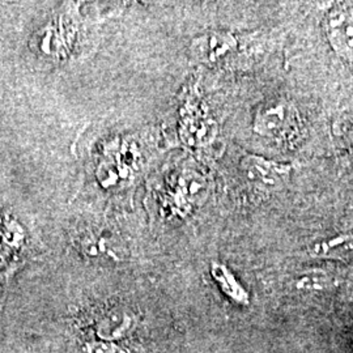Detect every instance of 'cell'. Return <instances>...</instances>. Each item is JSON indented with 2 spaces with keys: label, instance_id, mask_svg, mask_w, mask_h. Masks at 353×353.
<instances>
[{
  "label": "cell",
  "instance_id": "obj_2",
  "mask_svg": "<svg viewBox=\"0 0 353 353\" xmlns=\"http://www.w3.org/2000/svg\"><path fill=\"white\" fill-rule=\"evenodd\" d=\"M299 114L292 102L275 100L265 103L256 112L254 126L263 137L278 141H290L299 134Z\"/></svg>",
  "mask_w": 353,
  "mask_h": 353
},
{
  "label": "cell",
  "instance_id": "obj_10",
  "mask_svg": "<svg viewBox=\"0 0 353 353\" xmlns=\"http://www.w3.org/2000/svg\"><path fill=\"white\" fill-rule=\"evenodd\" d=\"M299 290H322L328 287V278L322 272H312L305 274L299 279L297 283Z\"/></svg>",
  "mask_w": 353,
  "mask_h": 353
},
{
  "label": "cell",
  "instance_id": "obj_5",
  "mask_svg": "<svg viewBox=\"0 0 353 353\" xmlns=\"http://www.w3.org/2000/svg\"><path fill=\"white\" fill-rule=\"evenodd\" d=\"M211 274L220 290H223L232 301L239 305L249 303L248 292L241 285L236 276L229 271L227 265L214 263L211 267Z\"/></svg>",
  "mask_w": 353,
  "mask_h": 353
},
{
  "label": "cell",
  "instance_id": "obj_9",
  "mask_svg": "<svg viewBox=\"0 0 353 353\" xmlns=\"http://www.w3.org/2000/svg\"><path fill=\"white\" fill-rule=\"evenodd\" d=\"M80 353H131V351L123 343H119V341L89 339L83 343Z\"/></svg>",
  "mask_w": 353,
  "mask_h": 353
},
{
  "label": "cell",
  "instance_id": "obj_1",
  "mask_svg": "<svg viewBox=\"0 0 353 353\" xmlns=\"http://www.w3.org/2000/svg\"><path fill=\"white\" fill-rule=\"evenodd\" d=\"M138 325L137 314L122 303H108L90 312L87 327L93 339L105 341H125Z\"/></svg>",
  "mask_w": 353,
  "mask_h": 353
},
{
  "label": "cell",
  "instance_id": "obj_4",
  "mask_svg": "<svg viewBox=\"0 0 353 353\" xmlns=\"http://www.w3.org/2000/svg\"><path fill=\"white\" fill-rule=\"evenodd\" d=\"M236 49V39L225 32L210 33L194 42V52L204 63H219L228 52Z\"/></svg>",
  "mask_w": 353,
  "mask_h": 353
},
{
  "label": "cell",
  "instance_id": "obj_8",
  "mask_svg": "<svg viewBox=\"0 0 353 353\" xmlns=\"http://www.w3.org/2000/svg\"><path fill=\"white\" fill-rule=\"evenodd\" d=\"M81 246L84 252L92 256H101V255L117 256V254L110 248L112 245L109 243V240L103 237V234L89 232L88 234H85V237H83Z\"/></svg>",
  "mask_w": 353,
  "mask_h": 353
},
{
  "label": "cell",
  "instance_id": "obj_3",
  "mask_svg": "<svg viewBox=\"0 0 353 353\" xmlns=\"http://www.w3.org/2000/svg\"><path fill=\"white\" fill-rule=\"evenodd\" d=\"M326 32L334 49L343 57H352V11L348 6L335 7L328 13Z\"/></svg>",
  "mask_w": 353,
  "mask_h": 353
},
{
  "label": "cell",
  "instance_id": "obj_6",
  "mask_svg": "<svg viewBox=\"0 0 353 353\" xmlns=\"http://www.w3.org/2000/svg\"><path fill=\"white\" fill-rule=\"evenodd\" d=\"M246 170L252 179H256L258 182H265V185L272 188H276L278 183H281V178L288 173L287 166L271 164L256 157L250 159Z\"/></svg>",
  "mask_w": 353,
  "mask_h": 353
},
{
  "label": "cell",
  "instance_id": "obj_7",
  "mask_svg": "<svg viewBox=\"0 0 353 353\" xmlns=\"http://www.w3.org/2000/svg\"><path fill=\"white\" fill-rule=\"evenodd\" d=\"M352 252L351 237L341 236L332 240L325 241L314 246V254L322 256H332V258H343Z\"/></svg>",
  "mask_w": 353,
  "mask_h": 353
}]
</instances>
